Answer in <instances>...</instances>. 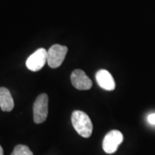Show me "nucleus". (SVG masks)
<instances>
[{
  "label": "nucleus",
  "instance_id": "f257e3e1",
  "mask_svg": "<svg viewBox=\"0 0 155 155\" xmlns=\"http://www.w3.org/2000/svg\"><path fill=\"white\" fill-rule=\"evenodd\" d=\"M72 124L75 130L81 137L88 138L92 134L93 124L89 116L81 111H75L71 116Z\"/></svg>",
  "mask_w": 155,
  "mask_h": 155
},
{
  "label": "nucleus",
  "instance_id": "f03ea898",
  "mask_svg": "<svg viewBox=\"0 0 155 155\" xmlns=\"http://www.w3.org/2000/svg\"><path fill=\"white\" fill-rule=\"evenodd\" d=\"M68 53L66 46L55 44L52 45L48 50L47 63L51 68L60 67L65 60Z\"/></svg>",
  "mask_w": 155,
  "mask_h": 155
},
{
  "label": "nucleus",
  "instance_id": "7ed1b4c3",
  "mask_svg": "<svg viewBox=\"0 0 155 155\" xmlns=\"http://www.w3.org/2000/svg\"><path fill=\"white\" fill-rule=\"evenodd\" d=\"M34 121L36 124H41L45 121L48 115V96L42 94L38 96L33 106Z\"/></svg>",
  "mask_w": 155,
  "mask_h": 155
},
{
  "label": "nucleus",
  "instance_id": "20e7f679",
  "mask_svg": "<svg viewBox=\"0 0 155 155\" xmlns=\"http://www.w3.org/2000/svg\"><path fill=\"white\" fill-rule=\"evenodd\" d=\"M124 140V136L121 131L112 130L109 131L104 137L103 141V150L107 154L116 152L118 147Z\"/></svg>",
  "mask_w": 155,
  "mask_h": 155
},
{
  "label": "nucleus",
  "instance_id": "39448f33",
  "mask_svg": "<svg viewBox=\"0 0 155 155\" xmlns=\"http://www.w3.org/2000/svg\"><path fill=\"white\" fill-rule=\"evenodd\" d=\"M48 51L45 48H40L32 53L26 61V66L31 71H40L47 63Z\"/></svg>",
  "mask_w": 155,
  "mask_h": 155
},
{
  "label": "nucleus",
  "instance_id": "423d86ee",
  "mask_svg": "<svg viewBox=\"0 0 155 155\" xmlns=\"http://www.w3.org/2000/svg\"><path fill=\"white\" fill-rule=\"evenodd\" d=\"M71 80L73 86L78 90L86 91L92 88L91 80L82 70H75L71 75Z\"/></svg>",
  "mask_w": 155,
  "mask_h": 155
},
{
  "label": "nucleus",
  "instance_id": "0eeeda50",
  "mask_svg": "<svg viewBox=\"0 0 155 155\" xmlns=\"http://www.w3.org/2000/svg\"><path fill=\"white\" fill-rule=\"evenodd\" d=\"M96 80L101 88L106 91H113L116 88V83L111 73L106 70H100L96 74Z\"/></svg>",
  "mask_w": 155,
  "mask_h": 155
},
{
  "label": "nucleus",
  "instance_id": "6e6552de",
  "mask_svg": "<svg viewBox=\"0 0 155 155\" xmlns=\"http://www.w3.org/2000/svg\"><path fill=\"white\" fill-rule=\"evenodd\" d=\"M15 104L11 93L5 87L0 88V108L3 111H11Z\"/></svg>",
  "mask_w": 155,
  "mask_h": 155
},
{
  "label": "nucleus",
  "instance_id": "1a4fd4ad",
  "mask_svg": "<svg viewBox=\"0 0 155 155\" xmlns=\"http://www.w3.org/2000/svg\"><path fill=\"white\" fill-rule=\"evenodd\" d=\"M11 155H33V153L28 146L19 144L15 147Z\"/></svg>",
  "mask_w": 155,
  "mask_h": 155
},
{
  "label": "nucleus",
  "instance_id": "9d476101",
  "mask_svg": "<svg viewBox=\"0 0 155 155\" xmlns=\"http://www.w3.org/2000/svg\"><path fill=\"white\" fill-rule=\"evenodd\" d=\"M147 120H148L149 123L151 124L155 125V114H150L148 116V118H147Z\"/></svg>",
  "mask_w": 155,
  "mask_h": 155
},
{
  "label": "nucleus",
  "instance_id": "9b49d317",
  "mask_svg": "<svg viewBox=\"0 0 155 155\" xmlns=\"http://www.w3.org/2000/svg\"><path fill=\"white\" fill-rule=\"evenodd\" d=\"M0 155H4L3 149H2V147H1V145H0Z\"/></svg>",
  "mask_w": 155,
  "mask_h": 155
}]
</instances>
